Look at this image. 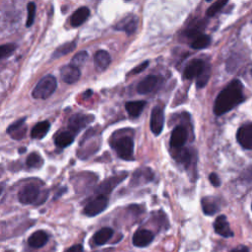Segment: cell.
Here are the masks:
<instances>
[{
	"label": "cell",
	"instance_id": "e575fe53",
	"mask_svg": "<svg viewBox=\"0 0 252 252\" xmlns=\"http://www.w3.org/2000/svg\"><path fill=\"white\" fill-rule=\"evenodd\" d=\"M149 65V62L148 61H145L143 63H141V64H139L137 67H135L132 71H131V74H138L140 72H142L143 70H145Z\"/></svg>",
	"mask_w": 252,
	"mask_h": 252
},
{
	"label": "cell",
	"instance_id": "7a4b0ae2",
	"mask_svg": "<svg viewBox=\"0 0 252 252\" xmlns=\"http://www.w3.org/2000/svg\"><path fill=\"white\" fill-rule=\"evenodd\" d=\"M183 76L188 80L198 78L196 85L198 88H203L209 81L210 67L202 59H193L186 65Z\"/></svg>",
	"mask_w": 252,
	"mask_h": 252
},
{
	"label": "cell",
	"instance_id": "4316f807",
	"mask_svg": "<svg viewBox=\"0 0 252 252\" xmlns=\"http://www.w3.org/2000/svg\"><path fill=\"white\" fill-rule=\"evenodd\" d=\"M76 47V43L75 42H68L65 43L64 45L60 46L52 54V58H59L63 55H66L68 53H70L71 51L74 50V48Z\"/></svg>",
	"mask_w": 252,
	"mask_h": 252
},
{
	"label": "cell",
	"instance_id": "603a6c76",
	"mask_svg": "<svg viewBox=\"0 0 252 252\" xmlns=\"http://www.w3.org/2000/svg\"><path fill=\"white\" fill-rule=\"evenodd\" d=\"M201 205L204 214L207 216H213L220 210L218 201L213 197H204L201 201Z\"/></svg>",
	"mask_w": 252,
	"mask_h": 252
},
{
	"label": "cell",
	"instance_id": "83f0119b",
	"mask_svg": "<svg viewBox=\"0 0 252 252\" xmlns=\"http://www.w3.org/2000/svg\"><path fill=\"white\" fill-rule=\"evenodd\" d=\"M26 164L31 169H40L44 164V160L38 153H32L28 156Z\"/></svg>",
	"mask_w": 252,
	"mask_h": 252
},
{
	"label": "cell",
	"instance_id": "6da1fadb",
	"mask_svg": "<svg viewBox=\"0 0 252 252\" xmlns=\"http://www.w3.org/2000/svg\"><path fill=\"white\" fill-rule=\"evenodd\" d=\"M243 101V85L239 80H234L218 94L214 104V113L218 116L223 115Z\"/></svg>",
	"mask_w": 252,
	"mask_h": 252
},
{
	"label": "cell",
	"instance_id": "f1b7e54d",
	"mask_svg": "<svg viewBox=\"0 0 252 252\" xmlns=\"http://www.w3.org/2000/svg\"><path fill=\"white\" fill-rule=\"evenodd\" d=\"M211 44V38L207 35H200L196 37L194 40H192L190 46L194 49H203L206 48Z\"/></svg>",
	"mask_w": 252,
	"mask_h": 252
},
{
	"label": "cell",
	"instance_id": "ac0fdd59",
	"mask_svg": "<svg viewBox=\"0 0 252 252\" xmlns=\"http://www.w3.org/2000/svg\"><path fill=\"white\" fill-rule=\"evenodd\" d=\"M153 177H154V173L149 168L139 169L134 173L131 183L134 185H141L151 181Z\"/></svg>",
	"mask_w": 252,
	"mask_h": 252
},
{
	"label": "cell",
	"instance_id": "7c38bea8",
	"mask_svg": "<svg viewBox=\"0 0 252 252\" xmlns=\"http://www.w3.org/2000/svg\"><path fill=\"white\" fill-rule=\"evenodd\" d=\"M214 230L220 236H224V237L234 236V233L231 230L227 217L224 215H220L216 219L215 223H214Z\"/></svg>",
	"mask_w": 252,
	"mask_h": 252
},
{
	"label": "cell",
	"instance_id": "52a82bcc",
	"mask_svg": "<svg viewBox=\"0 0 252 252\" xmlns=\"http://www.w3.org/2000/svg\"><path fill=\"white\" fill-rule=\"evenodd\" d=\"M164 124H165V114L163 109L160 107H155L151 112L150 127L152 132L156 136L160 135L163 131Z\"/></svg>",
	"mask_w": 252,
	"mask_h": 252
},
{
	"label": "cell",
	"instance_id": "f546056e",
	"mask_svg": "<svg viewBox=\"0 0 252 252\" xmlns=\"http://www.w3.org/2000/svg\"><path fill=\"white\" fill-rule=\"evenodd\" d=\"M228 4L227 0H219V1L214 2L207 10L206 15L208 17H213L215 16L217 13H219L220 10H222L226 5Z\"/></svg>",
	"mask_w": 252,
	"mask_h": 252
},
{
	"label": "cell",
	"instance_id": "7402d4cb",
	"mask_svg": "<svg viewBox=\"0 0 252 252\" xmlns=\"http://www.w3.org/2000/svg\"><path fill=\"white\" fill-rule=\"evenodd\" d=\"M111 62V57L110 53L106 50H98L94 53V63L101 70H106Z\"/></svg>",
	"mask_w": 252,
	"mask_h": 252
},
{
	"label": "cell",
	"instance_id": "484cf974",
	"mask_svg": "<svg viewBox=\"0 0 252 252\" xmlns=\"http://www.w3.org/2000/svg\"><path fill=\"white\" fill-rule=\"evenodd\" d=\"M113 236V231L110 228H103L94 236V242L97 245L106 244Z\"/></svg>",
	"mask_w": 252,
	"mask_h": 252
},
{
	"label": "cell",
	"instance_id": "4dcf8cb0",
	"mask_svg": "<svg viewBox=\"0 0 252 252\" xmlns=\"http://www.w3.org/2000/svg\"><path fill=\"white\" fill-rule=\"evenodd\" d=\"M87 59H88V52L85 50H82L73 56L70 64H72L73 66H75L77 68H80L81 66H83L85 64Z\"/></svg>",
	"mask_w": 252,
	"mask_h": 252
},
{
	"label": "cell",
	"instance_id": "5b68a950",
	"mask_svg": "<svg viewBox=\"0 0 252 252\" xmlns=\"http://www.w3.org/2000/svg\"><path fill=\"white\" fill-rule=\"evenodd\" d=\"M41 194L40 187L34 183L25 185L18 193V199L20 203L24 205L34 204L38 201Z\"/></svg>",
	"mask_w": 252,
	"mask_h": 252
},
{
	"label": "cell",
	"instance_id": "3957f363",
	"mask_svg": "<svg viewBox=\"0 0 252 252\" xmlns=\"http://www.w3.org/2000/svg\"><path fill=\"white\" fill-rule=\"evenodd\" d=\"M57 86V81L54 76L47 75L42 78L36 85L35 89L32 92V96L34 99L46 100L49 98L55 92Z\"/></svg>",
	"mask_w": 252,
	"mask_h": 252
},
{
	"label": "cell",
	"instance_id": "1f68e13d",
	"mask_svg": "<svg viewBox=\"0 0 252 252\" xmlns=\"http://www.w3.org/2000/svg\"><path fill=\"white\" fill-rule=\"evenodd\" d=\"M28 10V18H27V27H31L35 22L36 16V4L34 2H30L27 6Z\"/></svg>",
	"mask_w": 252,
	"mask_h": 252
},
{
	"label": "cell",
	"instance_id": "d6a6232c",
	"mask_svg": "<svg viewBox=\"0 0 252 252\" xmlns=\"http://www.w3.org/2000/svg\"><path fill=\"white\" fill-rule=\"evenodd\" d=\"M15 49H16V45L14 44H7L1 46V47H0V57H1V59L7 58L15 51Z\"/></svg>",
	"mask_w": 252,
	"mask_h": 252
},
{
	"label": "cell",
	"instance_id": "f35d334b",
	"mask_svg": "<svg viewBox=\"0 0 252 252\" xmlns=\"http://www.w3.org/2000/svg\"><path fill=\"white\" fill-rule=\"evenodd\" d=\"M251 209H252V205H251Z\"/></svg>",
	"mask_w": 252,
	"mask_h": 252
},
{
	"label": "cell",
	"instance_id": "74e56055",
	"mask_svg": "<svg viewBox=\"0 0 252 252\" xmlns=\"http://www.w3.org/2000/svg\"><path fill=\"white\" fill-rule=\"evenodd\" d=\"M232 252H249V250L246 246H238L236 249H234Z\"/></svg>",
	"mask_w": 252,
	"mask_h": 252
},
{
	"label": "cell",
	"instance_id": "cb8c5ba5",
	"mask_svg": "<svg viewBox=\"0 0 252 252\" xmlns=\"http://www.w3.org/2000/svg\"><path fill=\"white\" fill-rule=\"evenodd\" d=\"M74 138L75 134L72 133L70 130L61 132L55 137V145L60 149L66 148L74 142Z\"/></svg>",
	"mask_w": 252,
	"mask_h": 252
},
{
	"label": "cell",
	"instance_id": "d590c367",
	"mask_svg": "<svg viewBox=\"0 0 252 252\" xmlns=\"http://www.w3.org/2000/svg\"><path fill=\"white\" fill-rule=\"evenodd\" d=\"M242 178L245 181H252V165L244 171L242 174Z\"/></svg>",
	"mask_w": 252,
	"mask_h": 252
},
{
	"label": "cell",
	"instance_id": "ba28073f",
	"mask_svg": "<svg viewBox=\"0 0 252 252\" xmlns=\"http://www.w3.org/2000/svg\"><path fill=\"white\" fill-rule=\"evenodd\" d=\"M94 120L93 115L76 113L70 117L68 121V127L72 133H77L81 131L88 124H90Z\"/></svg>",
	"mask_w": 252,
	"mask_h": 252
},
{
	"label": "cell",
	"instance_id": "8992f818",
	"mask_svg": "<svg viewBox=\"0 0 252 252\" xmlns=\"http://www.w3.org/2000/svg\"><path fill=\"white\" fill-rule=\"evenodd\" d=\"M109 205V198L105 195H99L90 201L84 209V214L88 217H94L104 212Z\"/></svg>",
	"mask_w": 252,
	"mask_h": 252
},
{
	"label": "cell",
	"instance_id": "30bf717a",
	"mask_svg": "<svg viewBox=\"0 0 252 252\" xmlns=\"http://www.w3.org/2000/svg\"><path fill=\"white\" fill-rule=\"evenodd\" d=\"M138 27V18L135 15L125 16L114 27L115 30L123 31L128 36L134 34Z\"/></svg>",
	"mask_w": 252,
	"mask_h": 252
},
{
	"label": "cell",
	"instance_id": "8fae6325",
	"mask_svg": "<svg viewBox=\"0 0 252 252\" xmlns=\"http://www.w3.org/2000/svg\"><path fill=\"white\" fill-rule=\"evenodd\" d=\"M161 77L156 75H150L144 78L137 86V92L140 94H147L153 92L161 82Z\"/></svg>",
	"mask_w": 252,
	"mask_h": 252
},
{
	"label": "cell",
	"instance_id": "d4e9b609",
	"mask_svg": "<svg viewBox=\"0 0 252 252\" xmlns=\"http://www.w3.org/2000/svg\"><path fill=\"white\" fill-rule=\"evenodd\" d=\"M146 107L145 101H135V102H128L125 104V110H127L128 114L131 117H138L144 110Z\"/></svg>",
	"mask_w": 252,
	"mask_h": 252
},
{
	"label": "cell",
	"instance_id": "5bb4252c",
	"mask_svg": "<svg viewBox=\"0 0 252 252\" xmlns=\"http://www.w3.org/2000/svg\"><path fill=\"white\" fill-rule=\"evenodd\" d=\"M187 130L183 126L179 125L173 130L172 135H171V146L172 148L174 149H179L181 148L185 142L187 141Z\"/></svg>",
	"mask_w": 252,
	"mask_h": 252
},
{
	"label": "cell",
	"instance_id": "9a60e30c",
	"mask_svg": "<svg viewBox=\"0 0 252 252\" xmlns=\"http://www.w3.org/2000/svg\"><path fill=\"white\" fill-rule=\"evenodd\" d=\"M154 239V234L145 229L138 230L133 237H132V243L136 247H146L148 246Z\"/></svg>",
	"mask_w": 252,
	"mask_h": 252
},
{
	"label": "cell",
	"instance_id": "44dd1931",
	"mask_svg": "<svg viewBox=\"0 0 252 252\" xmlns=\"http://www.w3.org/2000/svg\"><path fill=\"white\" fill-rule=\"evenodd\" d=\"M50 128V123L47 120L37 123L31 131V137L33 139H43Z\"/></svg>",
	"mask_w": 252,
	"mask_h": 252
},
{
	"label": "cell",
	"instance_id": "ffe728a7",
	"mask_svg": "<svg viewBox=\"0 0 252 252\" xmlns=\"http://www.w3.org/2000/svg\"><path fill=\"white\" fill-rule=\"evenodd\" d=\"M48 236L44 231H37L33 235L30 236L28 239V243L30 246L34 248H41L47 243Z\"/></svg>",
	"mask_w": 252,
	"mask_h": 252
},
{
	"label": "cell",
	"instance_id": "9c48e42d",
	"mask_svg": "<svg viewBox=\"0 0 252 252\" xmlns=\"http://www.w3.org/2000/svg\"><path fill=\"white\" fill-rule=\"evenodd\" d=\"M236 140L243 149L252 150V123L242 125L238 128Z\"/></svg>",
	"mask_w": 252,
	"mask_h": 252
},
{
	"label": "cell",
	"instance_id": "836d02e7",
	"mask_svg": "<svg viewBox=\"0 0 252 252\" xmlns=\"http://www.w3.org/2000/svg\"><path fill=\"white\" fill-rule=\"evenodd\" d=\"M209 179L211 181V183L215 186V187H218L220 185V179L219 177V175L215 173H212L210 175H209Z\"/></svg>",
	"mask_w": 252,
	"mask_h": 252
},
{
	"label": "cell",
	"instance_id": "d6986e66",
	"mask_svg": "<svg viewBox=\"0 0 252 252\" xmlns=\"http://www.w3.org/2000/svg\"><path fill=\"white\" fill-rule=\"evenodd\" d=\"M90 16V9L86 6L78 8L70 18V24L72 27L76 28L83 25Z\"/></svg>",
	"mask_w": 252,
	"mask_h": 252
},
{
	"label": "cell",
	"instance_id": "e0dca14e",
	"mask_svg": "<svg viewBox=\"0 0 252 252\" xmlns=\"http://www.w3.org/2000/svg\"><path fill=\"white\" fill-rule=\"evenodd\" d=\"M126 176V174H122V175H115L113 177H110L109 179H107L104 183L101 184V186L98 188V193H100V195H105L106 194H110L113 188L119 184L124 177Z\"/></svg>",
	"mask_w": 252,
	"mask_h": 252
},
{
	"label": "cell",
	"instance_id": "8d00e7d4",
	"mask_svg": "<svg viewBox=\"0 0 252 252\" xmlns=\"http://www.w3.org/2000/svg\"><path fill=\"white\" fill-rule=\"evenodd\" d=\"M65 252H84V249L81 244H76L69 247Z\"/></svg>",
	"mask_w": 252,
	"mask_h": 252
},
{
	"label": "cell",
	"instance_id": "277c9868",
	"mask_svg": "<svg viewBox=\"0 0 252 252\" xmlns=\"http://www.w3.org/2000/svg\"><path fill=\"white\" fill-rule=\"evenodd\" d=\"M112 147L120 159L127 160V161L133 159L134 142L131 137L123 136L118 138L112 144Z\"/></svg>",
	"mask_w": 252,
	"mask_h": 252
},
{
	"label": "cell",
	"instance_id": "2e32d148",
	"mask_svg": "<svg viewBox=\"0 0 252 252\" xmlns=\"http://www.w3.org/2000/svg\"><path fill=\"white\" fill-rule=\"evenodd\" d=\"M25 122H26V118L24 117L12 123L7 128V133L15 140L23 139L27 131V126L25 125Z\"/></svg>",
	"mask_w": 252,
	"mask_h": 252
},
{
	"label": "cell",
	"instance_id": "4fadbf2b",
	"mask_svg": "<svg viewBox=\"0 0 252 252\" xmlns=\"http://www.w3.org/2000/svg\"><path fill=\"white\" fill-rule=\"evenodd\" d=\"M61 79L67 84L76 83L81 77V71L79 68L73 66L72 64H68L63 66L60 70Z\"/></svg>",
	"mask_w": 252,
	"mask_h": 252
}]
</instances>
